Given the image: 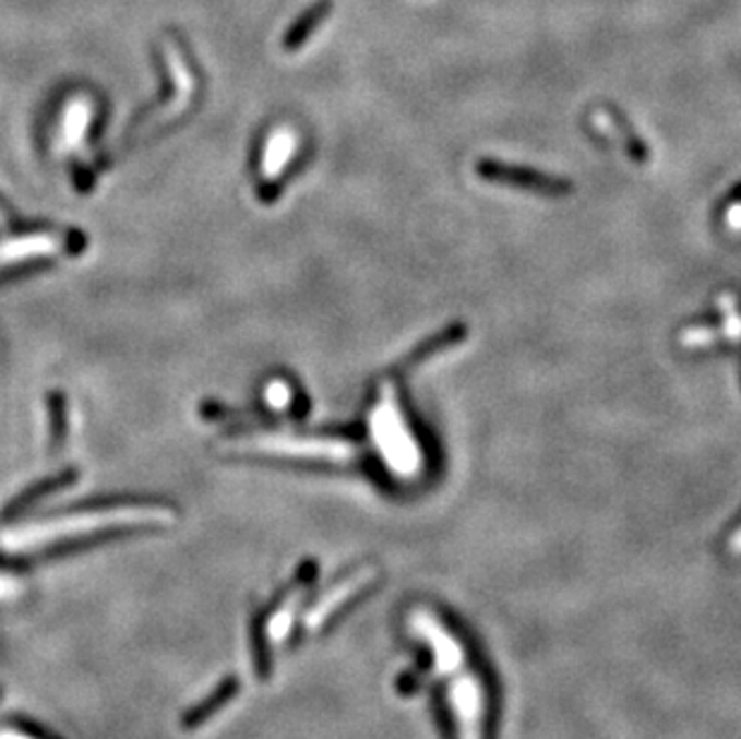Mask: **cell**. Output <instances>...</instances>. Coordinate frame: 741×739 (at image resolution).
<instances>
[{"instance_id": "6da1fadb", "label": "cell", "mask_w": 741, "mask_h": 739, "mask_svg": "<svg viewBox=\"0 0 741 739\" xmlns=\"http://www.w3.org/2000/svg\"><path fill=\"white\" fill-rule=\"evenodd\" d=\"M171 512L164 506H108V509H87V512H72L58 519H46L41 524L22 526L8 533L10 548H36V545L70 543L77 536H96L108 531H132L147 528L156 524H168Z\"/></svg>"}, {"instance_id": "7a4b0ae2", "label": "cell", "mask_w": 741, "mask_h": 739, "mask_svg": "<svg viewBox=\"0 0 741 739\" xmlns=\"http://www.w3.org/2000/svg\"><path fill=\"white\" fill-rule=\"evenodd\" d=\"M372 438L389 466L401 470V474H413L420 466V452L416 442H413L392 382L382 384L380 404L372 410Z\"/></svg>"}, {"instance_id": "3957f363", "label": "cell", "mask_w": 741, "mask_h": 739, "mask_svg": "<svg viewBox=\"0 0 741 739\" xmlns=\"http://www.w3.org/2000/svg\"><path fill=\"white\" fill-rule=\"evenodd\" d=\"M476 174L488 180V183H500V186H512L521 190H533L538 195L545 198H566L569 192H574V183L566 178L550 176L536 171L530 166H516V164H504L497 159H480L476 164Z\"/></svg>"}, {"instance_id": "277c9868", "label": "cell", "mask_w": 741, "mask_h": 739, "mask_svg": "<svg viewBox=\"0 0 741 739\" xmlns=\"http://www.w3.org/2000/svg\"><path fill=\"white\" fill-rule=\"evenodd\" d=\"M250 450L284 454V456H308V458H332V462H344L356 454L348 442H330V440H300V438H282V434H270V438H258L248 442Z\"/></svg>"}, {"instance_id": "5b68a950", "label": "cell", "mask_w": 741, "mask_h": 739, "mask_svg": "<svg viewBox=\"0 0 741 739\" xmlns=\"http://www.w3.org/2000/svg\"><path fill=\"white\" fill-rule=\"evenodd\" d=\"M466 338H468V326L464 322H452L449 326H444V330L425 338V342H420L416 348L410 350V354L401 358L392 368V374H406L410 370H416L418 366H422L425 360H432L440 354H444V350L461 346Z\"/></svg>"}, {"instance_id": "8992f818", "label": "cell", "mask_w": 741, "mask_h": 739, "mask_svg": "<svg viewBox=\"0 0 741 739\" xmlns=\"http://www.w3.org/2000/svg\"><path fill=\"white\" fill-rule=\"evenodd\" d=\"M590 123L598 128L605 138L614 140L617 144H622V150L634 159L636 164H648L650 162V150L646 147V142L638 140V135L631 130L622 118H617L614 114L598 108V111L590 114Z\"/></svg>"}, {"instance_id": "52a82bcc", "label": "cell", "mask_w": 741, "mask_h": 739, "mask_svg": "<svg viewBox=\"0 0 741 739\" xmlns=\"http://www.w3.org/2000/svg\"><path fill=\"white\" fill-rule=\"evenodd\" d=\"M240 692V684L236 677H226V680L218 684L214 692L202 699L200 704H194L186 716H183V728L186 730H194V728H200V725H204L210 718H214L218 711H222L224 706H228L230 701L236 699V694Z\"/></svg>"}, {"instance_id": "ba28073f", "label": "cell", "mask_w": 741, "mask_h": 739, "mask_svg": "<svg viewBox=\"0 0 741 739\" xmlns=\"http://www.w3.org/2000/svg\"><path fill=\"white\" fill-rule=\"evenodd\" d=\"M296 150V135L290 132L288 128L276 130L274 135L270 138V144H266V152H264V174L266 178H276L278 174L284 171L286 164L290 162V156H294Z\"/></svg>"}, {"instance_id": "9c48e42d", "label": "cell", "mask_w": 741, "mask_h": 739, "mask_svg": "<svg viewBox=\"0 0 741 739\" xmlns=\"http://www.w3.org/2000/svg\"><path fill=\"white\" fill-rule=\"evenodd\" d=\"M362 584H366V574L354 576L350 581H344L342 586H336L330 596L322 598L318 608L310 612V627H318L320 622H324L326 617L338 610V605H344L348 600V596H354L358 588H362Z\"/></svg>"}, {"instance_id": "30bf717a", "label": "cell", "mask_w": 741, "mask_h": 739, "mask_svg": "<svg viewBox=\"0 0 741 739\" xmlns=\"http://www.w3.org/2000/svg\"><path fill=\"white\" fill-rule=\"evenodd\" d=\"M718 306L725 320V336L734 344H741V312L737 306V298L732 294L718 296Z\"/></svg>"}, {"instance_id": "8fae6325", "label": "cell", "mask_w": 741, "mask_h": 739, "mask_svg": "<svg viewBox=\"0 0 741 739\" xmlns=\"http://www.w3.org/2000/svg\"><path fill=\"white\" fill-rule=\"evenodd\" d=\"M326 10H330V5H326V3H324V5H318L314 10H310V12H308V17H306V20H300L298 27H296L294 32H290V36H288V48H296V46H300L302 41H306V39H308V34H310L314 27H318V24L324 20Z\"/></svg>"}, {"instance_id": "7c38bea8", "label": "cell", "mask_w": 741, "mask_h": 739, "mask_svg": "<svg viewBox=\"0 0 741 739\" xmlns=\"http://www.w3.org/2000/svg\"><path fill=\"white\" fill-rule=\"evenodd\" d=\"M715 338H718V334H715V332L701 330V326H696V330H686L682 336H679V342H682V346H686V348H701V346L713 344Z\"/></svg>"}, {"instance_id": "4fadbf2b", "label": "cell", "mask_w": 741, "mask_h": 739, "mask_svg": "<svg viewBox=\"0 0 741 739\" xmlns=\"http://www.w3.org/2000/svg\"><path fill=\"white\" fill-rule=\"evenodd\" d=\"M266 398H270V404L274 408H286L288 406V398H290L288 384L286 382H274L270 390H266Z\"/></svg>"}, {"instance_id": "5bb4252c", "label": "cell", "mask_w": 741, "mask_h": 739, "mask_svg": "<svg viewBox=\"0 0 741 739\" xmlns=\"http://www.w3.org/2000/svg\"><path fill=\"white\" fill-rule=\"evenodd\" d=\"M727 224L732 228H741V202L732 204V207L727 210Z\"/></svg>"}, {"instance_id": "9a60e30c", "label": "cell", "mask_w": 741, "mask_h": 739, "mask_svg": "<svg viewBox=\"0 0 741 739\" xmlns=\"http://www.w3.org/2000/svg\"><path fill=\"white\" fill-rule=\"evenodd\" d=\"M0 739H34L29 735H22V732H12V730H5V732H0Z\"/></svg>"}, {"instance_id": "2e32d148", "label": "cell", "mask_w": 741, "mask_h": 739, "mask_svg": "<svg viewBox=\"0 0 741 739\" xmlns=\"http://www.w3.org/2000/svg\"><path fill=\"white\" fill-rule=\"evenodd\" d=\"M732 550H734V552H741V526L737 528V533L732 536Z\"/></svg>"}]
</instances>
